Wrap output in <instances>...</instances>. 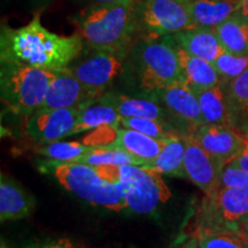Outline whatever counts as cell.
Listing matches in <instances>:
<instances>
[{
  "label": "cell",
  "instance_id": "9",
  "mask_svg": "<svg viewBox=\"0 0 248 248\" xmlns=\"http://www.w3.org/2000/svg\"><path fill=\"white\" fill-rule=\"evenodd\" d=\"M125 57L106 49L89 47L69 64V70L86 88L101 97L108 86L124 73Z\"/></svg>",
  "mask_w": 248,
  "mask_h": 248
},
{
  "label": "cell",
  "instance_id": "33",
  "mask_svg": "<svg viewBox=\"0 0 248 248\" xmlns=\"http://www.w3.org/2000/svg\"><path fill=\"white\" fill-rule=\"evenodd\" d=\"M228 164L248 171V147L243 152V153H240L238 156H235L234 159L230 161Z\"/></svg>",
  "mask_w": 248,
  "mask_h": 248
},
{
  "label": "cell",
  "instance_id": "30",
  "mask_svg": "<svg viewBox=\"0 0 248 248\" xmlns=\"http://www.w3.org/2000/svg\"><path fill=\"white\" fill-rule=\"evenodd\" d=\"M213 64L223 82L228 83L248 69V55H235L224 52L213 62Z\"/></svg>",
  "mask_w": 248,
  "mask_h": 248
},
{
  "label": "cell",
  "instance_id": "31",
  "mask_svg": "<svg viewBox=\"0 0 248 248\" xmlns=\"http://www.w3.org/2000/svg\"><path fill=\"white\" fill-rule=\"evenodd\" d=\"M228 187H246L248 186V171L237 167L225 164L223 169L221 185Z\"/></svg>",
  "mask_w": 248,
  "mask_h": 248
},
{
  "label": "cell",
  "instance_id": "26",
  "mask_svg": "<svg viewBox=\"0 0 248 248\" xmlns=\"http://www.w3.org/2000/svg\"><path fill=\"white\" fill-rule=\"evenodd\" d=\"M77 163H85L90 166H125V164H137L142 166L141 161L136 159L131 154L123 148L116 146L115 144L99 145L91 146L88 153Z\"/></svg>",
  "mask_w": 248,
  "mask_h": 248
},
{
  "label": "cell",
  "instance_id": "25",
  "mask_svg": "<svg viewBox=\"0 0 248 248\" xmlns=\"http://www.w3.org/2000/svg\"><path fill=\"white\" fill-rule=\"evenodd\" d=\"M120 119L121 115L117 113L115 108L98 99L83 108L80 111L73 135L90 131V130L100 128L104 125H117L120 124Z\"/></svg>",
  "mask_w": 248,
  "mask_h": 248
},
{
  "label": "cell",
  "instance_id": "6",
  "mask_svg": "<svg viewBox=\"0 0 248 248\" xmlns=\"http://www.w3.org/2000/svg\"><path fill=\"white\" fill-rule=\"evenodd\" d=\"M248 216V186H219L206 194L197 213L192 238L216 231H240V224Z\"/></svg>",
  "mask_w": 248,
  "mask_h": 248
},
{
  "label": "cell",
  "instance_id": "2",
  "mask_svg": "<svg viewBox=\"0 0 248 248\" xmlns=\"http://www.w3.org/2000/svg\"><path fill=\"white\" fill-rule=\"evenodd\" d=\"M137 1L92 4L74 15L77 35L84 46L115 52L126 58L133 45V36L139 29Z\"/></svg>",
  "mask_w": 248,
  "mask_h": 248
},
{
  "label": "cell",
  "instance_id": "14",
  "mask_svg": "<svg viewBox=\"0 0 248 248\" xmlns=\"http://www.w3.org/2000/svg\"><path fill=\"white\" fill-rule=\"evenodd\" d=\"M99 98L100 95L82 84L67 67L57 73V76L48 86L40 108L62 109L85 106Z\"/></svg>",
  "mask_w": 248,
  "mask_h": 248
},
{
  "label": "cell",
  "instance_id": "41",
  "mask_svg": "<svg viewBox=\"0 0 248 248\" xmlns=\"http://www.w3.org/2000/svg\"><path fill=\"white\" fill-rule=\"evenodd\" d=\"M247 133H248V132H247Z\"/></svg>",
  "mask_w": 248,
  "mask_h": 248
},
{
  "label": "cell",
  "instance_id": "40",
  "mask_svg": "<svg viewBox=\"0 0 248 248\" xmlns=\"http://www.w3.org/2000/svg\"><path fill=\"white\" fill-rule=\"evenodd\" d=\"M247 147H248V135H247Z\"/></svg>",
  "mask_w": 248,
  "mask_h": 248
},
{
  "label": "cell",
  "instance_id": "1",
  "mask_svg": "<svg viewBox=\"0 0 248 248\" xmlns=\"http://www.w3.org/2000/svg\"><path fill=\"white\" fill-rule=\"evenodd\" d=\"M84 49V42L77 35L61 36L46 29L39 15L26 26L1 28L0 60L59 71L69 67Z\"/></svg>",
  "mask_w": 248,
  "mask_h": 248
},
{
  "label": "cell",
  "instance_id": "7",
  "mask_svg": "<svg viewBox=\"0 0 248 248\" xmlns=\"http://www.w3.org/2000/svg\"><path fill=\"white\" fill-rule=\"evenodd\" d=\"M121 187L130 209L138 214L153 213L171 198L162 173L137 164L121 166Z\"/></svg>",
  "mask_w": 248,
  "mask_h": 248
},
{
  "label": "cell",
  "instance_id": "8",
  "mask_svg": "<svg viewBox=\"0 0 248 248\" xmlns=\"http://www.w3.org/2000/svg\"><path fill=\"white\" fill-rule=\"evenodd\" d=\"M137 22L151 37H166L194 28L190 0H140Z\"/></svg>",
  "mask_w": 248,
  "mask_h": 248
},
{
  "label": "cell",
  "instance_id": "13",
  "mask_svg": "<svg viewBox=\"0 0 248 248\" xmlns=\"http://www.w3.org/2000/svg\"><path fill=\"white\" fill-rule=\"evenodd\" d=\"M225 163L207 152L191 137L186 138L184 169L186 178L204 194H210L221 185Z\"/></svg>",
  "mask_w": 248,
  "mask_h": 248
},
{
  "label": "cell",
  "instance_id": "17",
  "mask_svg": "<svg viewBox=\"0 0 248 248\" xmlns=\"http://www.w3.org/2000/svg\"><path fill=\"white\" fill-rule=\"evenodd\" d=\"M176 45L194 57L213 62L224 53L215 30L210 28H192L169 36Z\"/></svg>",
  "mask_w": 248,
  "mask_h": 248
},
{
  "label": "cell",
  "instance_id": "5",
  "mask_svg": "<svg viewBox=\"0 0 248 248\" xmlns=\"http://www.w3.org/2000/svg\"><path fill=\"white\" fill-rule=\"evenodd\" d=\"M57 73L16 62L1 61L0 92L2 104L15 114L30 116L42 107L48 86Z\"/></svg>",
  "mask_w": 248,
  "mask_h": 248
},
{
  "label": "cell",
  "instance_id": "4",
  "mask_svg": "<svg viewBox=\"0 0 248 248\" xmlns=\"http://www.w3.org/2000/svg\"><path fill=\"white\" fill-rule=\"evenodd\" d=\"M125 59L130 77L151 95L181 80L177 51L169 36L139 39L133 43Z\"/></svg>",
  "mask_w": 248,
  "mask_h": 248
},
{
  "label": "cell",
  "instance_id": "22",
  "mask_svg": "<svg viewBox=\"0 0 248 248\" xmlns=\"http://www.w3.org/2000/svg\"><path fill=\"white\" fill-rule=\"evenodd\" d=\"M225 83L217 84L212 88L194 91L199 100L201 113L204 124H229L231 125L229 115Z\"/></svg>",
  "mask_w": 248,
  "mask_h": 248
},
{
  "label": "cell",
  "instance_id": "24",
  "mask_svg": "<svg viewBox=\"0 0 248 248\" xmlns=\"http://www.w3.org/2000/svg\"><path fill=\"white\" fill-rule=\"evenodd\" d=\"M214 30L226 52L248 55V21L233 14Z\"/></svg>",
  "mask_w": 248,
  "mask_h": 248
},
{
  "label": "cell",
  "instance_id": "29",
  "mask_svg": "<svg viewBox=\"0 0 248 248\" xmlns=\"http://www.w3.org/2000/svg\"><path fill=\"white\" fill-rule=\"evenodd\" d=\"M195 239L199 248H248V239L241 231L207 232Z\"/></svg>",
  "mask_w": 248,
  "mask_h": 248
},
{
  "label": "cell",
  "instance_id": "38",
  "mask_svg": "<svg viewBox=\"0 0 248 248\" xmlns=\"http://www.w3.org/2000/svg\"><path fill=\"white\" fill-rule=\"evenodd\" d=\"M36 1H39V2H45V1H48V0H36Z\"/></svg>",
  "mask_w": 248,
  "mask_h": 248
},
{
  "label": "cell",
  "instance_id": "36",
  "mask_svg": "<svg viewBox=\"0 0 248 248\" xmlns=\"http://www.w3.org/2000/svg\"><path fill=\"white\" fill-rule=\"evenodd\" d=\"M239 230H240L241 232H243V233H244L245 235H246V238L248 239V216L246 217V218L244 219L243 222H241Z\"/></svg>",
  "mask_w": 248,
  "mask_h": 248
},
{
  "label": "cell",
  "instance_id": "11",
  "mask_svg": "<svg viewBox=\"0 0 248 248\" xmlns=\"http://www.w3.org/2000/svg\"><path fill=\"white\" fill-rule=\"evenodd\" d=\"M86 106L62 109L39 108L27 117L28 137L37 145H45L71 136L80 111Z\"/></svg>",
  "mask_w": 248,
  "mask_h": 248
},
{
  "label": "cell",
  "instance_id": "37",
  "mask_svg": "<svg viewBox=\"0 0 248 248\" xmlns=\"http://www.w3.org/2000/svg\"><path fill=\"white\" fill-rule=\"evenodd\" d=\"M181 248H199V246H198L197 239H195V238H192L191 240H188L187 243L183 245Z\"/></svg>",
  "mask_w": 248,
  "mask_h": 248
},
{
  "label": "cell",
  "instance_id": "32",
  "mask_svg": "<svg viewBox=\"0 0 248 248\" xmlns=\"http://www.w3.org/2000/svg\"><path fill=\"white\" fill-rule=\"evenodd\" d=\"M24 248H78V246H76L68 238H59V239H51L30 244Z\"/></svg>",
  "mask_w": 248,
  "mask_h": 248
},
{
  "label": "cell",
  "instance_id": "19",
  "mask_svg": "<svg viewBox=\"0 0 248 248\" xmlns=\"http://www.w3.org/2000/svg\"><path fill=\"white\" fill-rule=\"evenodd\" d=\"M168 139V138H167ZM167 139H156L136 130L119 126L116 138L113 141L116 146L123 148L136 159L141 161L142 166L153 161L166 145Z\"/></svg>",
  "mask_w": 248,
  "mask_h": 248
},
{
  "label": "cell",
  "instance_id": "34",
  "mask_svg": "<svg viewBox=\"0 0 248 248\" xmlns=\"http://www.w3.org/2000/svg\"><path fill=\"white\" fill-rule=\"evenodd\" d=\"M234 15L248 21V0H240Z\"/></svg>",
  "mask_w": 248,
  "mask_h": 248
},
{
  "label": "cell",
  "instance_id": "16",
  "mask_svg": "<svg viewBox=\"0 0 248 248\" xmlns=\"http://www.w3.org/2000/svg\"><path fill=\"white\" fill-rule=\"evenodd\" d=\"M99 100L115 108L122 117H142L171 123L168 111L162 105H159L160 102L154 97L153 99L137 98L115 92H105Z\"/></svg>",
  "mask_w": 248,
  "mask_h": 248
},
{
  "label": "cell",
  "instance_id": "21",
  "mask_svg": "<svg viewBox=\"0 0 248 248\" xmlns=\"http://www.w3.org/2000/svg\"><path fill=\"white\" fill-rule=\"evenodd\" d=\"M186 138H187L186 136H176V137L167 139L166 145L160 154L144 167L153 169L160 173L185 178L184 157Z\"/></svg>",
  "mask_w": 248,
  "mask_h": 248
},
{
  "label": "cell",
  "instance_id": "10",
  "mask_svg": "<svg viewBox=\"0 0 248 248\" xmlns=\"http://www.w3.org/2000/svg\"><path fill=\"white\" fill-rule=\"evenodd\" d=\"M168 111L172 125L183 136L190 137L203 125V117L197 94L183 80H177L152 94Z\"/></svg>",
  "mask_w": 248,
  "mask_h": 248
},
{
  "label": "cell",
  "instance_id": "3",
  "mask_svg": "<svg viewBox=\"0 0 248 248\" xmlns=\"http://www.w3.org/2000/svg\"><path fill=\"white\" fill-rule=\"evenodd\" d=\"M52 168L55 178L66 190L93 206H101L117 213L129 208L121 187L119 166L54 162Z\"/></svg>",
  "mask_w": 248,
  "mask_h": 248
},
{
  "label": "cell",
  "instance_id": "15",
  "mask_svg": "<svg viewBox=\"0 0 248 248\" xmlns=\"http://www.w3.org/2000/svg\"><path fill=\"white\" fill-rule=\"evenodd\" d=\"M36 200L22 185L7 175L0 177V221H16L35 212Z\"/></svg>",
  "mask_w": 248,
  "mask_h": 248
},
{
  "label": "cell",
  "instance_id": "20",
  "mask_svg": "<svg viewBox=\"0 0 248 248\" xmlns=\"http://www.w3.org/2000/svg\"><path fill=\"white\" fill-rule=\"evenodd\" d=\"M240 0H190V11L194 28H210L228 20L237 11Z\"/></svg>",
  "mask_w": 248,
  "mask_h": 248
},
{
  "label": "cell",
  "instance_id": "23",
  "mask_svg": "<svg viewBox=\"0 0 248 248\" xmlns=\"http://www.w3.org/2000/svg\"><path fill=\"white\" fill-rule=\"evenodd\" d=\"M225 91L231 125L248 132V69L228 82Z\"/></svg>",
  "mask_w": 248,
  "mask_h": 248
},
{
  "label": "cell",
  "instance_id": "35",
  "mask_svg": "<svg viewBox=\"0 0 248 248\" xmlns=\"http://www.w3.org/2000/svg\"><path fill=\"white\" fill-rule=\"evenodd\" d=\"M92 4H105V2H117V1H140V0H88Z\"/></svg>",
  "mask_w": 248,
  "mask_h": 248
},
{
  "label": "cell",
  "instance_id": "12",
  "mask_svg": "<svg viewBox=\"0 0 248 248\" xmlns=\"http://www.w3.org/2000/svg\"><path fill=\"white\" fill-rule=\"evenodd\" d=\"M247 132L229 124H203L190 137L228 164L247 148Z\"/></svg>",
  "mask_w": 248,
  "mask_h": 248
},
{
  "label": "cell",
  "instance_id": "28",
  "mask_svg": "<svg viewBox=\"0 0 248 248\" xmlns=\"http://www.w3.org/2000/svg\"><path fill=\"white\" fill-rule=\"evenodd\" d=\"M120 125L123 128L136 130L144 135L156 139H167L183 136L171 123L159 120L142 119V117H122L120 119Z\"/></svg>",
  "mask_w": 248,
  "mask_h": 248
},
{
  "label": "cell",
  "instance_id": "27",
  "mask_svg": "<svg viewBox=\"0 0 248 248\" xmlns=\"http://www.w3.org/2000/svg\"><path fill=\"white\" fill-rule=\"evenodd\" d=\"M90 147L78 141H53L45 145H37L33 152L54 162H78L88 153Z\"/></svg>",
  "mask_w": 248,
  "mask_h": 248
},
{
  "label": "cell",
  "instance_id": "39",
  "mask_svg": "<svg viewBox=\"0 0 248 248\" xmlns=\"http://www.w3.org/2000/svg\"><path fill=\"white\" fill-rule=\"evenodd\" d=\"M1 248H7V247H6L5 245H1Z\"/></svg>",
  "mask_w": 248,
  "mask_h": 248
},
{
  "label": "cell",
  "instance_id": "18",
  "mask_svg": "<svg viewBox=\"0 0 248 248\" xmlns=\"http://www.w3.org/2000/svg\"><path fill=\"white\" fill-rule=\"evenodd\" d=\"M175 46L181 66V80L190 86L193 91L212 88L223 83L221 76L212 62L194 57L176 44Z\"/></svg>",
  "mask_w": 248,
  "mask_h": 248
}]
</instances>
